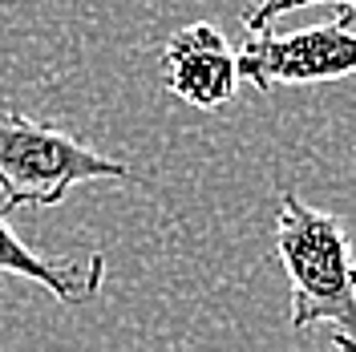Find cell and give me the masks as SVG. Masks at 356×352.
Returning <instances> with one entry per match:
<instances>
[{
  "label": "cell",
  "instance_id": "6da1fadb",
  "mask_svg": "<svg viewBox=\"0 0 356 352\" xmlns=\"http://www.w3.org/2000/svg\"><path fill=\"white\" fill-rule=\"evenodd\" d=\"M275 255L288 271V328H332L336 352H356V255L344 223L308 207L296 191H280Z\"/></svg>",
  "mask_w": 356,
  "mask_h": 352
},
{
  "label": "cell",
  "instance_id": "7a4b0ae2",
  "mask_svg": "<svg viewBox=\"0 0 356 352\" xmlns=\"http://www.w3.org/2000/svg\"><path fill=\"white\" fill-rule=\"evenodd\" d=\"M130 166L93 150L89 142L37 122L21 110H0V202L57 207L81 182H126Z\"/></svg>",
  "mask_w": 356,
  "mask_h": 352
},
{
  "label": "cell",
  "instance_id": "3957f363",
  "mask_svg": "<svg viewBox=\"0 0 356 352\" xmlns=\"http://www.w3.org/2000/svg\"><path fill=\"white\" fill-rule=\"evenodd\" d=\"M235 65L239 81L264 93L280 86L340 81L356 73V29L336 17L296 33H251V41L235 49Z\"/></svg>",
  "mask_w": 356,
  "mask_h": 352
},
{
  "label": "cell",
  "instance_id": "277c9868",
  "mask_svg": "<svg viewBox=\"0 0 356 352\" xmlns=\"http://www.w3.org/2000/svg\"><path fill=\"white\" fill-rule=\"evenodd\" d=\"M162 77L191 110H222L239 89L235 49L215 24H186L162 45Z\"/></svg>",
  "mask_w": 356,
  "mask_h": 352
},
{
  "label": "cell",
  "instance_id": "5b68a950",
  "mask_svg": "<svg viewBox=\"0 0 356 352\" xmlns=\"http://www.w3.org/2000/svg\"><path fill=\"white\" fill-rule=\"evenodd\" d=\"M0 271L8 275H21L41 284L57 304H89L102 284H106V255H86V259H49L41 251H33L29 243L8 227V219L0 215Z\"/></svg>",
  "mask_w": 356,
  "mask_h": 352
},
{
  "label": "cell",
  "instance_id": "8992f818",
  "mask_svg": "<svg viewBox=\"0 0 356 352\" xmlns=\"http://www.w3.org/2000/svg\"><path fill=\"white\" fill-rule=\"evenodd\" d=\"M312 4H336L340 17L348 24H356V0H280V4H271L264 13H243V29L247 33H267V24L280 21L284 13H300V8H312Z\"/></svg>",
  "mask_w": 356,
  "mask_h": 352
},
{
  "label": "cell",
  "instance_id": "52a82bcc",
  "mask_svg": "<svg viewBox=\"0 0 356 352\" xmlns=\"http://www.w3.org/2000/svg\"><path fill=\"white\" fill-rule=\"evenodd\" d=\"M271 4H280V0H259V4L251 8V13H264V8H271Z\"/></svg>",
  "mask_w": 356,
  "mask_h": 352
}]
</instances>
